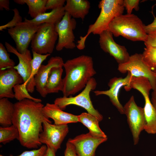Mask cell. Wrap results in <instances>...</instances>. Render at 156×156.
<instances>
[{
    "label": "cell",
    "mask_w": 156,
    "mask_h": 156,
    "mask_svg": "<svg viewBox=\"0 0 156 156\" xmlns=\"http://www.w3.org/2000/svg\"><path fill=\"white\" fill-rule=\"evenodd\" d=\"M78 122H80L89 130V133L96 138H107L99 125V121L95 116L88 113L83 112L78 115Z\"/></svg>",
    "instance_id": "obj_23"
},
{
    "label": "cell",
    "mask_w": 156,
    "mask_h": 156,
    "mask_svg": "<svg viewBox=\"0 0 156 156\" xmlns=\"http://www.w3.org/2000/svg\"><path fill=\"white\" fill-rule=\"evenodd\" d=\"M154 16L153 21L151 24L144 26V29L146 33H148L156 31V17Z\"/></svg>",
    "instance_id": "obj_37"
},
{
    "label": "cell",
    "mask_w": 156,
    "mask_h": 156,
    "mask_svg": "<svg viewBox=\"0 0 156 156\" xmlns=\"http://www.w3.org/2000/svg\"><path fill=\"white\" fill-rule=\"evenodd\" d=\"M12 125L18 129L19 141L21 145L28 148H37L42 144L39 140L43 131V123L51 121L42 112L44 105L41 102L25 99L14 104Z\"/></svg>",
    "instance_id": "obj_1"
},
{
    "label": "cell",
    "mask_w": 156,
    "mask_h": 156,
    "mask_svg": "<svg viewBox=\"0 0 156 156\" xmlns=\"http://www.w3.org/2000/svg\"><path fill=\"white\" fill-rule=\"evenodd\" d=\"M129 88L140 92L143 96L145 104L143 108L145 116L144 130L150 134L156 133V111L149 97V92L152 89L149 80L144 77H133Z\"/></svg>",
    "instance_id": "obj_5"
},
{
    "label": "cell",
    "mask_w": 156,
    "mask_h": 156,
    "mask_svg": "<svg viewBox=\"0 0 156 156\" xmlns=\"http://www.w3.org/2000/svg\"><path fill=\"white\" fill-rule=\"evenodd\" d=\"M19 134L17 128L12 125L7 127H0V142L5 144L14 140H19Z\"/></svg>",
    "instance_id": "obj_26"
},
{
    "label": "cell",
    "mask_w": 156,
    "mask_h": 156,
    "mask_svg": "<svg viewBox=\"0 0 156 156\" xmlns=\"http://www.w3.org/2000/svg\"><path fill=\"white\" fill-rule=\"evenodd\" d=\"M58 38L55 25L41 24L31 41L32 51L40 54H51L53 51Z\"/></svg>",
    "instance_id": "obj_7"
},
{
    "label": "cell",
    "mask_w": 156,
    "mask_h": 156,
    "mask_svg": "<svg viewBox=\"0 0 156 156\" xmlns=\"http://www.w3.org/2000/svg\"><path fill=\"white\" fill-rule=\"evenodd\" d=\"M23 83L22 78L14 68L0 70V99L14 98L13 88Z\"/></svg>",
    "instance_id": "obj_17"
},
{
    "label": "cell",
    "mask_w": 156,
    "mask_h": 156,
    "mask_svg": "<svg viewBox=\"0 0 156 156\" xmlns=\"http://www.w3.org/2000/svg\"><path fill=\"white\" fill-rule=\"evenodd\" d=\"M12 10L14 12V16L12 19L7 24L0 26V30L3 31L4 29L13 28L19 23L22 22V18L20 14V13L16 8H14Z\"/></svg>",
    "instance_id": "obj_31"
},
{
    "label": "cell",
    "mask_w": 156,
    "mask_h": 156,
    "mask_svg": "<svg viewBox=\"0 0 156 156\" xmlns=\"http://www.w3.org/2000/svg\"><path fill=\"white\" fill-rule=\"evenodd\" d=\"M14 92V98L18 101H21L25 99H28L37 102H41V99L31 96L28 93L26 87L23 84L15 85L13 88Z\"/></svg>",
    "instance_id": "obj_29"
},
{
    "label": "cell",
    "mask_w": 156,
    "mask_h": 156,
    "mask_svg": "<svg viewBox=\"0 0 156 156\" xmlns=\"http://www.w3.org/2000/svg\"><path fill=\"white\" fill-rule=\"evenodd\" d=\"M98 7L101 9L99 16L94 23L89 26L86 34L80 36L77 42L76 47L79 50L85 48L86 40L91 33L99 35L108 29L111 22L122 14L125 9L123 0H102L99 2Z\"/></svg>",
    "instance_id": "obj_3"
},
{
    "label": "cell",
    "mask_w": 156,
    "mask_h": 156,
    "mask_svg": "<svg viewBox=\"0 0 156 156\" xmlns=\"http://www.w3.org/2000/svg\"><path fill=\"white\" fill-rule=\"evenodd\" d=\"M133 77L130 73L127 72V74L125 77H113L109 80L108 83V85L109 87V90H96L94 92L96 96L104 95L108 96L112 104L120 113L125 114L124 107L119 100V94L122 87H127L129 85Z\"/></svg>",
    "instance_id": "obj_16"
},
{
    "label": "cell",
    "mask_w": 156,
    "mask_h": 156,
    "mask_svg": "<svg viewBox=\"0 0 156 156\" xmlns=\"http://www.w3.org/2000/svg\"><path fill=\"white\" fill-rule=\"evenodd\" d=\"M107 140V137H93L88 133L70 138L68 141L74 146L78 156H95L97 147Z\"/></svg>",
    "instance_id": "obj_15"
},
{
    "label": "cell",
    "mask_w": 156,
    "mask_h": 156,
    "mask_svg": "<svg viewBox=\"0 0 156 156\" xmlns=\"http://www.w3.org/2000/svg\"><path fill=\"white\" fill-rule=\"evenodd\" d=\"M5 46L8 52L14 54L18 57L19 63L14 68L22 78L23 81V84L26 87L28 92H33L35 84L30 79L32 58L30 51L28 49L24 53H21L18 52L16 48L7 42H5Z\"/></svg>",
    "instance_id": "obj_13"
},
{
    "label": "cell",
    "mask_w": 156,
    "mask_h": 156,
    "mask_svg": "<svg viewBox=\"0 0 156 156\" xmlns=\"http://www.w3.org/2000/svg\"><path fill=\"white\" fill-rule=\"evenodd\" d=\"M77 22L67 12L62 20L55 25V29L58 35V41L56 46L57 51L63 48L73 49L76 47L73 30L75 29Z\"/></svg>",
    "instance_id": "obj_10"
},
{
    "label": "cell",
    "mask_w": 156,
    "mask_h": 156,
    "mask_svg": "<svg viewBox=\"0 0 156 156\" xmlns=\"http://www.w3.org/2000/svg\"><path fill=\"white\" fill-rule=\"evenodd\" d=\"M65 12L63 7L42 14L31 20L25 19L24 21L37 24L47 23L55 25L62 20Z\"/></svg>",
    "instance_id": "obj_22"
},
{
    "label": "cell",
    "mask_w": 156,
    "mask_h": 156,
    "mask_svg": "<svg viewBox=\"0 0 156 156\" xmlns=\"http://www.w3.org/2000/svg\"><path fill=\"white\" fill-rule=\"evenodd\" d=\"M46 151L43 156H55L56 152L50 147L47 146Z\"/></svg>",
    "instance_id": "obj_39"
},
{
    "label": "cell",
    "mask_w": 156,
    "mask_h": 156,
    "mask_svg": "<svg viewBox=\"0 0 156 156\" xmlns=\"http://www.w3.org/2000/svg\"><path fill=\"white\" fill-rule=\"evenodd\" d=\"M0 156H4V155H1H1H0Z\"/></svg>",
    "instance_id": "obj_42"
},
{
    "label": "cell",
    "mask_w": 156,
    "mask_h": 156,
    "mask_svg": "<svg viewBox=\"0 0 156 156\" xmlns=\"http://www.w3.org/2000/svg\"><path fill=\"white\" fill-rule=\"evenodd\" d=\"M65 0H47L46 8L47 10L55 9L64 7Z\"/></svg>",
    "instance_id": "obj_34"
},
{
    "label": "cell",
    "mask_w": 156,
    "mask_h": 156,
    "mask_svg": "<svg viewBox=\"0 0 156 156\" xmlns=\"http://www.w3.org/2000/svg\"><path fill=\"white\" fill-rule=\"evenodd\" d=\"M99 35V45L104 52L113 57L118 64L128 61L130 56L127 49L124 46L119 45L114 41L113 35L108 29Z\"/></svg>",
    "instance_id": "obj_14"
},
{
    "label": "cell",
    "mask_w": 156,
    "mask_h": 156,
    "mask_svg": "<svg viewBox=\"0 0 156 156\" xmlns=\"http://www.w3.org/2000/svg\"><path fill=\"white\" fill-rule=\"evenodd\" d=\"M46 145H43L37 149L29 151H25L17 156H43L47 149ZM9 156H14L10 154Z\"/></svg>",
    "instance_id": "obj_32"
},
{
    "label": "cell",
    "mask_w": 156,
    "mask_h": 156,
    "mask_svg": "<svg viewBox=\"0 0 156 156\" xmlns=\"http://www.w3.org/2000/svg\"><path fill=\"white\" fill-rule=\"evenodd\" d=\"M64 8L73 18H80L83 20L89 12L90 2L87 0H67Z\"/></svg>",
    "instance_id": "obj_20"
},
{
    "label": "cell",
    "mask_w": 156,
    "mask_h": 156,
    "mask_svg": "<svg viewBox=\"0 0 156 156\" xmlns=\"http://www.w3.org/2000/svg\"><path fill=\"white\" fill-rule=\"evenodd\" d=\"M9 3V0H0V10H2L3 8H4L6 10L9 11L10 10Z\"/></svg>",
    "instance_id": "obj_38"
},
{
    "label": "cell",
    "mask_w": 156,
    "mask_h": 156,
    "mask_svg": "<svg viewBox=\"0 0 156 156\" xmlns=\"http://www.w3.org/2000/svg\"><path fill=\"white\" fill-rule=\"evenodd\" d=\"M33 58L31 61V71L30 79L35 84L34 77L37 73L42 63L50 55V54H40L32 51Z\"/></svg>",
    "instance_id": "obj_27"
},
{
    "label": "cell",
    "mask_w": 156,
    "mask_h": 156,
    "mask_svg": "<svg viewBox=\"0 0 156 156\" xmlns=\"http://www.w3.org/2000/svg\"><path fill=\"white\" fill-rule=\"evenodd\" d=\"M118 70L123 74L129 72L133 77L146 78L149 80L152 90L156 88V73L144 61L142 54L136 53L130 56L127 62L118 64Z\"/></svg>",
    "instance_id": "obj_8"
},
{
    "label": "cell",
    "mask_w": 156,
    "mask_h": 156,
    "mask_svg": "<svg viewBox=\"0 0 156 156\" xmlns=\"http://www.w3.org/2000/svg\"><path fill=\"white\" fill-rule=\"evenodd\" d=\"M97 83L94 78L92 77L89 81L84 90L79 94L74 96L64 97L57 98L54 103L57 105L62 110L70 105L80 106L85 109L88 113L95 116L99 121L103 118L102 115L94 108L90 96L91 91L96 88Z\"/></svg>",
    "instance_id": "obj_6"
},
{
    "label": "cell",
    "mask_w": 156,
    "mask_h": 156,
    "mask_svg": "<svg viewBox=\"0 0 156 156\" xmlns=\"http://www.w3.org/2000/svg\"><path fill=\"white\" fill-rule=\"evenodd\" d=\"M64 62L62 58L59 56L51 57L46 65H41L34 77L35 87L38 92L43 97L48 94L45 87L49 72L53 67L63 66Z\"/></svg>",
    "instance_id": "obj_18"
},
{
    "label": "cell",
    "mask_w": 156,
    "mask_h": 156,
    "mask_svg": "<svg viewBox=\"0 0 156 156\" xmlns=\"http://www.w3.org/2000/svg\"><path fill=\"white\" fill-rule=\"evenodd\" d=\"M125 114L133 138L134 145L138 144L140 133L144 130L145 116L144 109L138 106L132 96L123 106Z\"/></svg>",
    "instance_id": "obj_9"
},
{
    "label": "cell",
    "mask_w": 156,
    "mask_h": 156,
    "mask_svg": "<svg viewBox=\"0 0 156 156\" xmlns=\"http://www.w3.org/2000/svg\"><path fill=\"white\" fill-rule=\"evenodd\" d=\"M62 66L54 67L51 69L45 85V89L47 94L62 91L63 87Z\"/></svg>",
    "instance_id": "obj_21"
},
{
    "label": "cell",
    "mask_w": 156,
    "mask_h": 156,
    "mask_svg": "<svg viewBox=\"0 0 156 156\" xmlns=\"http://www.w3.org/2000/svg\"><path fill=\"white\" fill-rule=\"evenodd\" d=\"M5 47L0 43V70H5L15 66L14 61L10 57V55Z\"/></svg>",
    "instance_id": "obj_28"
},
{
    "label": "cell",
    "mask_w": 156,
    "mask_h": 156,
    "mask_svg": "<svg viewBox=\"0 0 156 156\" xmlns=\"http://www.w3.org/2000/svg\"><path fill=\"white\" fill-rule=\"evenodd\" d=\"M145 26L137 16L122 14L113 20L108 29L115 37L121 36L131 41L144 42L147 37Z\"/></svg>",
    "instance_id": "obj_4"
},
{
    "label": "cell",
    "mask_w": 156,
    "mask_h": 156,
    "mask_svg": "<svg viewBox=\"0 0 156 156\" xmlns=\"http://www.w3.org/2000/svg\"><path fill=\"white\" fill-rule=\"evenodd\" d=\"M69 132L67 124H52L45 121L43 123V131L40 134L39 140L54 149L56 152Z\"/></svg>",
    "instance_id": "obj_12"
},
{
    "label": "cell",
    "mask_w": 156,
    "mask_h": 156,
    "mask_svg": "<svg viewBox=\"0 0 156 156\" xmlns=\"http://www.w3.org/2000/svg\"><path fill=\"white\" fill-rule=\"evenodd\" d=\"M154 73H156V69H155L153 70Z\"/></svg>",
    "instance_id": "obj_41"
},
{
    "label": "cell",
    "mask_w": 156,
    "mask_h": 156,
    "mask_svg": "<svg viewBox=\"0 0 156 156\" xmlns=\"http://www.w3.org/2000/svg\"><path fill=\"white\" fill-rule=\"evenodd\" d=\"M64 156H78L74 146L68 141L66 143Z\"/></svg>",
    "instance_id": "obj_36"
},
{
    "label": "cell",
    "mask_w": 156,
    "mask_h": 156,
    "mask_svg": "<svg viewBox=\"0 0 156 156\" xmlns=\"http://www.w3.org/2000/svg\"><path fill=\"white\" fill-rule=\"evenodd\" d=\"M42 112L47 117L54 120L55 125H66L78 122V115L63 111L54 103H47L43 107Z\"/></svg>",
    "instance_id": "obj_19"
},
{
    "label": "cell",
    "mask_w": 156,
    "mask_h": 156,
    "mask_svg": "<svg viewBox=\"0 0 156 156\" xmlns=\"http://www.w3.org/2000/svg\"><path fill=\"white\" fill-rule=\"evenodd\" d=\"M47 0H24L28 7V14L33 18L45 12Z\"/></svg>",
    "instance_id": "obj_25"
},
{
    "label": "cell",
    "mask_w": 156,
    "mask_h": 156,
    "mask_svg": "<svg viewBox=\"0 0 156 156\" xmlns=\"http://www.w3.org/2000/svg\"><path fill=\"white\" fill-rule=\"evenodd\" d=\"M41 24L24 21L8 29V32L14 41L16 49L19 53H23L28 49L34 36Z\"/></svg>",
    "instance_id": "obj_11"
},
{
    "label": "cell",
    "mask_w": 156,
    "mask_h": 156,
    "mask_svg": "<svg viewBox=\"0 0 156 156\" xmlns=\"http://www.w3.org/2000/svg\"><path fill=\"white\" fill-rule=\"evenodd\" d=\"M14 104L7 98L0 99V124L2 127L12 125V119L14 112Z\"/></svg>",
    "instance_id": "obj_24"
},
{
    "label": "cell",
    "mask_w": 156,
    "mask_h": 156,
    "mask_svg": "<svg viewBox=\"0 0 156 156\" xmlns=\"http://www.w3.org/2000/svg\"><path fill=\"white\" fill-rule=\"evenodd\" d=\"M144 43L146 47L156 48V31L147 34V37Z\"/></svg>",
    "instance_id": "obj_35"
},
{
    "label": "cell",
    "mask_w": 156,
    "mask_h": 156,
    "mask_svg": "<svg viewBox=\"0 0 156 156\" xmlns=\"http://www.w3.org/2000/svg\"><path fill=\"white\" fill-rule=\"evenodd\" d=\"M153 90L151 101L156 111V88Z\"/></svg>",
    "instance_id": "obj_40"
},
{
    "label": "cell",
    "mask_w": 156,
    "mask_h": 156,
    "mask_svg": "<svg viewBox=\"0 0 156 156\" xmlns=\"http://www.w3.org/2000/svg\"><path fill=\"white\" fill-rule=\"evenodd\" d=\"M143 59L153 71L156 69V48L145 47L142 54Z\"/></svg>",
    "instance_id": "obj_30"
},
{
    "label": "cell",
    "mask_w": 156,
    "mask_h": 156,
    "mask_svg": "<svg viewBox=\"0 0 156 156\" xmlns=\"http://www.w3.org/2000/svg\"><path fill=\"white\" fill-rule=\"evenodd\" d=\"M66 75L63 79L64 97L74 95L85 88L96 74L92 57L82 55L64 63Z\"/></svg>",
    "instance_id": "obj_2"
},
{
    "label": "cell",
    "mask_w": 156,
    "mask_h": 156,
    "mask_svg": "<svg viewBox=\"0 0 156 156\" xmlns=\"http://www.w3.org/2000/svg\"><path fill=\"white\" fill-rule=\"evenodd\" d=\"M140 1L139 0H124V6L126 9L127 14H131L133 9L136 11L138 10Z\"/></svg>",
    "instance_id": "obj_33"
}]
</instances>
